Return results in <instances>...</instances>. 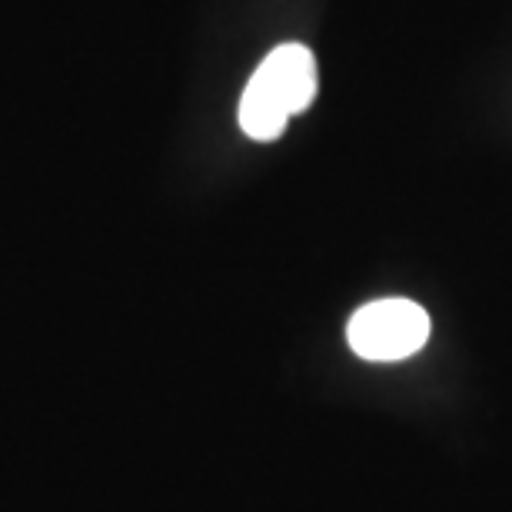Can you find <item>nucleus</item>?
I'll return each mask as SVG.
<instances>
[{
  "mask_svg": "<svg viewBox=\"0 0 512 512\" xmlns=\"http://www.w3.org/2000/svg\"><path fill=\"white\" fill-rule=\"evenodd\" d=\"M320 74L310 47L283 44L263 57L253 70L247 90L240 97V127L250 140L270 143L290 124V117L303 114L313 104Z\"/></svg>",
  "mask_w": 512,
  "mask_h": 512,
  "instance_id": "1",
  "label": "nucleus"
},
{
  "mask_svg": "<svg viewBox=\"0 0 512 512\" xmlns=\"http://www.w3.org/2000/svg\"><path fill=\"white\" fill-rule=\"evenodd\" d=\"M433 323L429 313L413 300L389 296V300H373L360 306L350 316L346 340L356 356L370 363H399L416 356L426 346Z\"/></svg>",
  "mask_w": 512,
  "mask_h": 512,
  "instance_id": "2",
  "label": "nucleus"
}]
</instances>
